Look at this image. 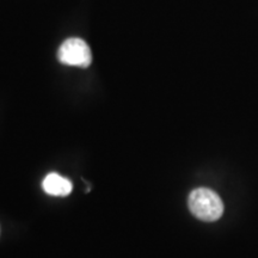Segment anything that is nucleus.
<instances>
[{
  "label": "nucleus",
  "mask_w": 258,
  "mask_h": 258,
  "mask_svg": "<svg viewBox=\"0 0 258 258\" xmlns=\"http://www.w3.org/2000/svg\"><path fill=\"white\" fill-rule=\"evenodd\" d=\"M190 212L202 221H217L224 213V203L217 192L207 188L192 190L189 195Z\"/></svg>",
  "instance_id": "1"
},
{
  "label": "nucleus",
  "mask_w": 258,
  "mask_h": 258,
  "mask_svg": "<svg viewBox=\"0 0 258 258\" xmlns=\"http://www.w3.org/2000/svg\"><path fill=\"white\" fill-rule=\"evenodd\" d=\"M57 59L63 64L86 69L92 62V54L85 41L72 37L61 44L57 51Z\"/></svg>",
  "instance_id": "2"
},
{
  "label": "nucleus",
  "mask_w": 258,
  "mask_h": 258,
  "mask_svg": "<svg viewBox=\"0 0 258 258\" xmlns=\"http://www.w3.org/2000/svg\"><path fill=\"white\" fill-rule=\"evenodd\" d=\"M42 188L48 195L51 196H67L72 191V183L70 179L60 176L59 173H49L42 183Z\"/></svg>",
  "instance_id": "3"
}]
</instances>
